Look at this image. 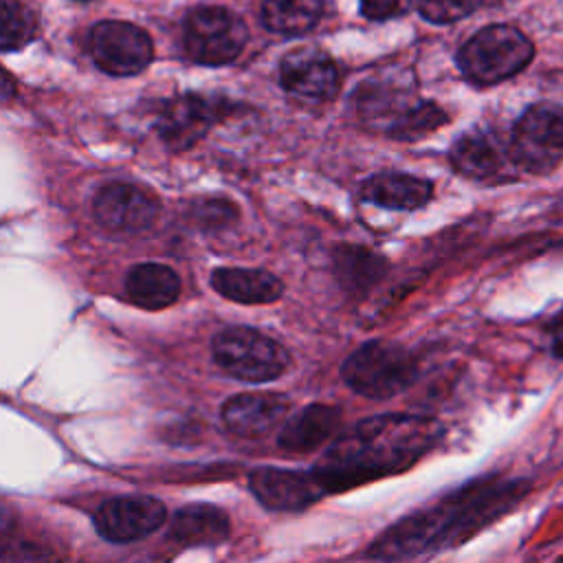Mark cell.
Here are the masks:
<instances>
[{
	"mask_svg": "<svg viewBox=\"0 0 563 563\" xmlns=\"http://www.w3.org/2000/svg\"><path fill=\"white\" fill-rule=\"evenodd\" d=\"M530 493L526 479L482 477L444 495L431 508L413 510L385 528L367 548V559L407 561L453 550L510 512Z\"/></svg>",
	"mask_w": 563,
	"mask_h": 563,
	"instance_id": "cell-1",
	"label": "cell"
},
{
	"mask_svg": "<svg viewBox=\"0 0 563 563\" xmlns=\"http://www.w3.org/2000/svg\"><path fill=\"white\" fill-rule=\"evenodd\" d=\"M442 424L416 413H376L339 431L314 462L325 495L345 493L411 468L442 438Z\"/></svg>",
	"mask_w": 563,
	"mask_h": 563,
	"instance_id": "cell-2",
	"label": "cell"
},
{
	"mask_svg": "<svg viewBox=\"0 0 563 563\" xmlns=\"http://www.w3.org/2000/svg\"><path fill=\"white\" fill-rule=\"evenodd\" d=\"M354 106L361 123L391 141H420L449 121L446 110L435 101L418 97L416 88L400 79L374 77L354 92Z\"/></svg>",
	"mask_w": 563,
	"mask_h": 563,
	"instance_id": "cell-3",
	"label": "cell"
},
{
	"mask_svg": "<svg viewBox=\"0 0 563 563\" xmlns=\"http://www.w3.org/2000/svg\"><path fill=\"white\" fill-rule=\"evenodd\" d=\"M534 57L532 40L512 24H488L475 31L455 53L462 77L488 88L519 75Z\"/></svg>",
	"mask_w": 563,
	"mask_h": 563,
	"instance_id": "cell-4",
	"label": "cell"
},
{
	"mask_svg": "<svg viewBox=\"0 0 563 563\" xmlns=\"http://www.w3.org/2000/svg\"><path fill=\"white\" fill-rule=\"evenodd\" d=\"M341 378L352 391L383 400L413 385L418 378V361L398 341L372 339L343 361Z\"/></svg>",
	"mask_w": 563,
	"mask_h": 563,
	"instance_id": "cell-5",
	"label": "cell"
},
{
	"mask_svg": "<svg viewBox=\"0 0 563 563\" xmlns=\"http://www.w3.org/2000/svg\"><path fill=\"white\" fill-rule=\"evenodd\" d=\"M220 369L244 383H271L290 367V352L273 336L249 325H229L211 341Z\"/></svg>",
	"mask_w": 563,
	"mask_h": 563,
	"instance_id": "cell-6",
	"label": "cell"
},
{
	"mask_svg": "<svg viewBox=\"0 0 563 563\" xmlns=\"http://www.w3.org/2000/svg\"><path fill=\"white\" fill-rule=\"evenodd\" d=\"M249 42L246 22L220 4H200L185 13L183 51L194 64L227 66Z\"/></svg>",
	"mask_w": 563,
	"mask_h": 563,
	"instance_id": "cell-7",
	"label": "cell"
},
{
	"mask_svg": "<svg viewBox=\"0 0 563 563\" xmlns=\"http://www.w3.org/2000/svg\"><path fill=\"white\" fill-rule=\"evenodd\" d=\"M508 150L517 169L537 176L552 172L563 161V106H528L512 125Z\"/></svg>",
	"mask_w": 563,
	"mask_h": 563,
	"instance_id": "cell-8",
	"label": "cell"
},
{
	"mask_svg": "<svg viewBox=\"0 0 563 563\" xmlns=\"http://www.w3.org/2000/svg\"><path fill=\"white\" fill-rule=\"evenodd\" d=\"M88 53L99 70L112 77L143 73L154 59L150 33L128 20H101L88 33Z\"/></svg>",
	"mask_w": 563,
	"mask_h": 563,
	"instance_id": "cell-9",
	"label": "cell"
},
{
	"mask_svg": "<svg viewBox=\"0 0 563 563\" xmlns=\"http://www.w3.org/2000/svg\"><path fill=\"white\" fill-rule=\"evenodd\" d=\"M249 488L264 508L275 512H303L325 497L312 468L257 466L249 473Z\"/></svg>",
	"mask_w": 563,
	"mask_h": 563,
	"instance_id": "cell-10",
	"label": "cell"
},
{
	"mask_svg": "<svg viewBox=\"0 0 563 563\" xmlns=\"http://www.w3.org/2000/svg\"><path fill=\"white\" fill-rule=\"evenodd\" d=\"M279 86L299 99L330 101L339 95L341 70L325 51L299 46L282 57Z\"/></svg>",
	"mask_w": 563,
	"mask_h": 563,
	"instance_id": "cell-11",
	"label": "cell"
},
{
	"mask_svg": "<svg viewBox=\"0 0 563 563\" xmlns=\"http://www.w3.org/2000/svg\"><path fill=\"white\" fill-rule=\"evenodd\" d=\"M229 110L231 103L222 99L185 92L163 103L158 114V130L165 143H169L174 150H187L198 143Z\"/></svg>",
	"mask_w": 563,
	"mask_h": 563,
	"instance_id": "cell-12",
	"label": "cell"
},
{
	"mask_svg": "<svg viewBox=\"0 0 563 563\" xmlns=\"http://www.w3.org/2000/svg\"><path fill=\"white\" fill-rule=\"evenodd\" d=\"M165 506L147 495L112 497L99 506L92 521L97 532L112 543H130L156 532L165 523Z\"/></svg>",
	"mask_w": 563,
	"mask_h": 563,
	"instance_id": "cell-13",
	"label": "cell"
},
{
	"mask_svg": "<svg viewBox=\"0 0 563 563\" xmlns=\"http://www.w3.org/2000/svg\"><path fill=\"white\" fill-rule=\"evenodd\" d=\"M97 222L108 231L139 233L158 218V200L143 187L132 183H110L101 187L92 200Z\"/></svg>",
	"mask_w": 563,
	"mask_h": 563,
	"instance_id": "cell-14",
	"label": "cell"
},
{
	"mask_svg": "<svg viewBox=\"0 0 563 563\" xmlns=\"http://www.w3.org/2000/svg\"><path fill=\"white\" fill-rule=\"evenodd\" d=\"M290 413V398L277 391H242L224 400L220 416L224 427L240 438H266Z\"/></svg>",
	"mask_w": 563,
	"mask_h": 563,
	"instance_id": "cell-15",
	"label": "cell"
},
{
	"mask_svg": "<svg viewBox=\"0 0 563 563\" xmlns=\"http://www.w3.org/2000/svg\"><path fill=\"white\" fill-rule=\"evenodd\" d=\"M451 167L471 180L499 178L512 165L508 141L490 128H473L462 132L449 147Z\"/></svg>",
	"mask_w": 563,
	"mask_h": 563,
	"instance_id": "cell-16",
	"label": "cell"
},
{
	"mask_svg": "<svg viewBox=\"0 0 563 563\" xmlns=\"http://www.w3.org/2000/svg\"><path fill=\"white\" fill-rule=\"evenodd\" d=\"M343 427V411L334 405L310 402L286 416L277 429V446L292 455H306L325 446Z\"/></svg>",
	"mask_w": 563,
	"mask_h": 563,
	"instance_id": "cell-17",
	"label": "cell"
},
{
	"mask_svg": "<svg viewBox=\"0 0 563 563\" xmlns=\"http://www.w3.org/2000/svg\"><path fill=\"white\" fill-rule=\"evenodd\" d=\"M330 262L336 286L350 299L367 297L389 273L387 257L365 244H334Z\"/></svg>",
	"mask_w": 563,
	"mask_h": 563,
	"instance_id": "cell-18",
	"label": "cell"
},
{
	"mask_svg": "<svg viewBox=\"0 0 563 563\" xmlns=\"http://www.w3.org/2000/svg\"><path fill=\"white\" fill-rule=\"evenodd\" d=\"M358 198L361 202L389 211H416L431 202L433 183L416 174L385 169L367 176L358 185Z\"/></svg>",
	"mask_w": 563,
	"mask_h": 563,
	"instance_id": "cell-19",
	"label": "cell"
},
{
	"mask_svg": "<svg viewBox=\"0 0 563 563\" xmlns=\"http://www.w3.org/2000/svg\"><path fill=\"white\" fill-rule=\"evenodd\" d=\"M211 286L224 299L246 306L273 303L284 295V282L264 268H216Z\"/></svg>",
	"mask_w": 563,
	"mask_h": 563,
	"instance_id": "cell-20",
	"label": "cell"
},
{
	"mask_svg": "<svg viewBox=\"0 0 563 563\" xmlns=\"http://www.w3.org/2000/svg\"><path fill=\"white\" fill-rule=\"evenodd\" d=\"M231 534L229 515L211 504L183 506L169 526V539L185 548L218 545Z\"/></svg>",
	"mask_w": 563,
	"mask_h": 563,
	"instance_id": "cell-21",
	"label": "cell"
},
{
	"mask_svg": "<svg viewBox=\"0 0 563 563\" xmlns=\"http://www.w3.org/2000/svg\"><path fill=\"white\" fill-rule=\"evenodd\" d=\"M125 295L145 310H163L180 295L178 275L156 262H143L130 268L125 277Z\"/></svg>",
	"mask_w": 563,
	"mask_h": 563,
	"instance_id": "cell-22",
	"label": "cell"
},
{
	"mask_svg": "<svg viewBox=\"0 0 563 563\" xmlns=\"http://www.w3.org/2000/svg\"><path fill=\"white\" fill-rule=\"evenodd\" d=\"M323 0H264L262 24L271 33L299 37L310 33L323 18Z\"/></svg>",
	"mask_w": 563,
	"mask_h": 563,
	"instance_id": "cell-23",
	"label": "cell"
},
{
	"mask_svg": "<svg viewBox=\"0 0 563 563\" xmlns=\"http://www.w3.org/2000/svg\"><path fill=\"white\" fill-rule=\"evenodd\" d=\"M37 13L24 0H0V53H15L37 35Z\"/></svg>",
	"mask_w": 563,
	"mask_h": 563,
	"instance_id": "cell-24",
	"label": "cell"
},
{
	"mask_svg": "<svg viewBox=\"0 0 563 563\" xmlns=\"http://www.w3.org/2000/svg\"><path fill=\"white\" fill-rule=\"evenodd\" d=\"M484 0H416L422 20L431 24H451L479 9Z\"/></svg>",
	"mask_w": 563,
	"mask_h": 563,
	"instance_id": "cell-25",
	"label": "cell"
},
{
	"mask_svg": "<svg viewBox=\"0 0 563 563\" xmlns=\"http://www.w3.org/2000/svg\"><path fill=\"white\" fill-rule=\"evenodd\" d=\"M363 18L372 22H387L402 18L411 9V0H358Z\"/></svg>",
	"mask_w": 563,
	"mask_h": 563,
	"instance_id": "cell-26",
	"label": "cell"
},
{
	"mask_svg": "<svg viewBox=\"0 0 563 563\" xmlns=\"http://www.w3.org/2000/svg\"><path fill=\"white\" fill-rule=\"evenodd\" d=\"M15 97V81L13 77L0 66V99H11Z\"/></svg>",
	"mask_w": 563,
	"mask_h": 563,
	"instance_id": "cell-27",
	"label": "cell"
},
{
	"mask_svg": "<svg viewBox=\"0 0 563 563\" xmlns=\"http://www.w3.org/2000/svg\"><path fill=\"white\" fill-rule=\"evenodd\" d=\"M9 521H11V515H9V510L0 504V530H2Z\"/></svg>",
	"mask_w": 563,
	"mask_h": 563,
	"instance_id": "cell-28",
	"label": "cell"
}]
</instances>
